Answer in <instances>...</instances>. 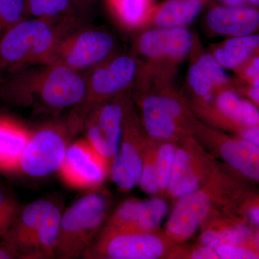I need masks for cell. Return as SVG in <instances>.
Masks as SVG:
<instances>
[{
	"label": "cell",
	"mask_w": 259,
	"mask_h": 259,
	"mask_svg": "<svg viewBox=\"0 0 259 259\" xmlns=\"http://www.w3.org/2000/svg\"><path fill=\"white\" fill-rule=\"evenodd\" d=\"M85 78L56 63L37 65L14 73L0 86L1 96L36 113L57 115L83 98Z\"/></svg>",
	"instance_id": "1"
},
{
	"label": "cell",
	"mask_w": 259,
	"mask_h": 259,
	"mask_svg": "<svg viewBox=\"0 0 259 259\" xmlns=\"http://www.w3.org/2000/svg\"><path fill=\"white\" fill-rule=\"evenodd\" d=\"M55 19H23L0 36V74L51 64L61 35Z\"/></svg>",
	"instance_id": "2"
},
{
	"label": "cell",
	"mask_w": 259,
	"mask_h": 259,
	"mask_svg": "<svg viewBox=\"0 0 259 259\" xmlns=\"http://www.w3.org/2000/svg\"><path fill=\"white\" fill-rule=\"evenodd\" d=\"M61 214L54 202L35 201L20 209L3 239L14 247L21 258H54Z\"/></svg>",
	"instance_id": "3"
},
{
	"label": "cell",
	"mask_w": 259,
	"mask_h": 259,
	"mask_svg": "<svg viewBox=\"0 0 259 259\" xmlns=\"http://www.w3.org/2000/svg\"><path fill=\"white\" fill-rule=\"evenodd\" d=\"M108 198L93 189L75 201L61 214L54 256L61 259L82 257L108 212Z\"/></svg>",
	"instance_id": "4"
},
{
	"label": "cell",
	"mask_w": 259,
	"mask_h": 259,
	"mask_svg": "<svg viewBox=\"0 0 259 259\" xmlns=\"http://www.w3.org/2000/svg\"><path fill=\"white\" fill-rule=\"evenodd\" d=\"M100 64L85 79L84 95L72 107L68 117L66 125L72 136L83 129L85 120L94 109L109 97L123 91L136 76V63L130 56H118L105 64Z\"/></svg>",
	"instance_id": "5"
},
{
	"label": "cell",
	"mask_w": 259,
	"mask_h": 259,
	"mask_svg": "<svg viewBox=\"0 0 259 259\" xmlns=\"http://www.w3.org/2000/svg\"><path fill=\"white\" fill-rule=\"evenodd\" d=\"M72 137L66 124L49 123L31 132L18 171L31 177L59 171Z\"/></svg>",
	"instance_id": "6"
},
{
	"label": "cell",
	"mask_w": 259,
	"mask_h": 259,
	"mask_svg": "<svg viewBox=\"0 0 259 259\" xmlns=\"http://www.w3.org/2000/svg\"><path fill=\"white\" fill-rule=\"evenodd\" d=\"M68 30L59 39L52 63L79 72L102 63L113 49V37L107 32L94 29Z\"/></svg>",
	"instance_id": "7"
},
{
	"label": "cell",
	"mask_w": 259,
	"mask_h": 259,
	"mask_svg": "<svg viewBox=\"0 0 259 259\" xmlns=\"http://www.w3.org/2000/svg\"><path fill=\"white\" fill-rule=\"evenodd\" d=\"M165 243L147 232L106 228L82 255L83 258L156 259L164 253Z\"/></svg>",
	"instance_id": "8"
},
{
	"label": "cell",
	"mask_w": 259,
	"mask_h": 259,
	"mask_svg": "<svg viewBox=\"0 0 259 259\" xmlns=\"http://www.w3.org/2000/svg\"><path fill=\"white\" fill-rule=\"evenodd\" d=\"M107 163L86 139H81L69 144L59 172L69 187L93 190L106 178Z\"/></svg>",
	"instance_id": "9"
},
{
	"label": "cell",
	"mask_w": 259,
	"mask_h": 259,
	"mask_svg": "<svg viewBox=\"0 0 259 259\" xmlns=\"http://www.w3.org/2000/svg\"><path fill=\"white\" fill-rule=\"evenodd\" d=\"M125 115L120 103L107 102L94 109L83 123L87 141L108 162L112 161L118 151Z\"/></svg>",
	"instance_id": "10"
},
{
	"label": "cell",
	"mask_w": 259,
	"mask_h": 259,
	"mask_svg": "<svg viewBox=\"0 0 259 259\" xmlns=\"http://www.w3.org/2000/svg\"><path fill=\"white\" fill-rule=\"evenodd\" d=\"M211 207L212 198L204 190L181 197L167 220V234L177 241L189 239L198 231Z\"/></svg>",
	"instance_id": "11"
},
{
	"label": "cell",
	"mask_w": 259,
	"mask_h": 259,
	"mask_svg": "<svg viewBox=\"0 0 259 259\" xmlns=\"http://www.w3.org/2000/svg\"><path fill=\"white\" fill-rule=\"evenodd\" d=\"M193 37L185 28H161L148 30L140 37L139 50L152 59H180L188 55Z\"/></svg>",
	"instance_id": "12"
},
{
	"label": "cell",
	"mask_w": 259,
	"mask_h": 259,
	"mask_svg": "<svg viewBox=\"0 0 259 259\" xmlns=\"http://www.w3.org/2000/svg\"><path fill=\"white\" fill-rule=\"evenodd\" d=\"M144 159L134 129L123 126L118 151L112 161L111 177L121 190L129 192L139 185Z\"/></svg>",
	"instance_id": "13"
},
{
	"label": "cell",
	"mask_w": 259,
	"mask_h": 259,
	"mask_svg": "<svg viewBox=\"0 0 259 259\" xmlns=\"http://www.w3.org/2000/svg\"><path fill=\"white\" fill-rule=\"evenodd\" d=\"M145 128L156 139H168L177 132V120L182 114L180 102L164 96H148L142 105Z\"/></svg>",
	"instance_id": "14"
},
{
	"label": "cell",
	"mask_w": 259,
	"mask_h": 259,
	"mask_svg": "<svg viewBox=\"0 0 259 259\" xmlns=\"http://www.w3.org/2000/svg\"><path fill=\"white\" fill-rule=\"evenodd\" d=\"M207 23L220 35L238 37L250 35L258 28L259 13L253 8L215 7L209 10Z\"/></svg>",
	"instance_id": "15"
},
{
	"label": "cell",
	"mask_w": 259,
	"mask_h": 259,
	"mask_svg": "<svg viewBox=\"0 0 259 259\" xmlns=\"http://www.w3.org/2000/svg\"><path fill=\"white\" fill-rule=\"evenodd\" d=\"M31 132L18 122L0 117V169L18 171Z\"/></svg>",
	"instance_id": "16"
},
{
	"label": "cell",
	"mask_w": 259,
	"mask_h": 259,
	"mask_svg": "<svg viewBox=\"0 0 259 259\" xmlns=\"http://www.w3.org/2000/svg\"><path fill=\"white\" fill-rule=\"evenodd\" d=\"M221 157L241 175L259 180V146L243 139L227 140L220 148Z\"/></svg>",
	"instance_id": "17"
},
{
	"label": "cell",
	"mask_w": 259,
	"mask_h": 259,
	"mask_svg": "<svg viewBox=\"0 0 259 259\" xmlns=\"http://www.w3.org/2000/svg\"><path fill=\"white\" fill-rule=\"evenodd\" d=\"M187 80L196 95L205 97L210 95L214 87L228 83V78L214 56L204 54L190 66Z\"/></svg>",
	"instance_id": "18"
},
{
	"label": "cell",
	"mask_w": 259,
	"mask_h": 259,
	"mask_svg": "<svg viewBox=\"0 0 259 259\" xmlns=\"http://www.w3.org/2000/svg\"><path fill=\"white\" fill-rule=\"evenodd\" d=\"M204 0H167L158 8L155 23L158 28H185L197 18Z\"/></svg>",
	"instance_id": "19"
},
{
	"label": "cell",
	"mask_w": 259,
	"mask_h": 259,
	"mask_svg": "<svg viewBox=\"0 0 259 259\" xmlns=\"http://www.w3.org/2000/svg\"><path fill=\"white\" fill-rule=\"evenodd\" d=\"M200 179L195 171L193 159L188 151L177 149L175 163L172 169L168 193L175 198H181L199 190Z\"/></svg>",
	"instance_id": "20"
},
{
	"label": "cell",
	"mask_w": 259,
	"mask_h": 259,
	"mask_svg": "<svg viewBox=\"0 0 259 259\" xmlns=\"http://www.w3.org/2000/svg\"><path fill=\"white\" fill-rule=\"evenodd\" d=\"M258 35H247L231 37L222 48L214 52V59L226 69H235L241 66L258 49Z\"/></svg>",
	"instance_id": "21"
},
{
	"label": "cell",
	"mask_w": 259,
	"mask_h": 259,
	"mask_svg": "<svg viewBox=\"0 0 259 259\" xmlns=\"http://www.w3.org/2000/svg\"><path fill=\"white\" fill-rule=\"evenodd\" d=\"M218 110L229 118L246 126L258 125L259 112L252 102L242 100L232 91H225L217 99Z\"/></svg>",
	"instance_id": "22"
},
{
	"label": "cell",
	"mask_w": 259,
	"mask_h": 259,
	"mask_svg": "<svg viewBox=\"0 0 259 259\" xmlns=\"http://www.w3.org/2000/svg\"><path fill=\"white\" fill-rule=\"evenodd\" d=\"M115 18L127 28H136L144 23L153 0H105Z\"/></svg>",
	"instance_id": "23"
},
{
	"label": "cell",
	"mask_w": 259,
	"mask_h": 259,
	"mask_svg": "<svg viewBox=\"0 0 259 259\" xmlns=\"http://www.w3.org/2000/svg\"><path fill=\"white\" fill-rule=\"evenodd\" d=\"M168 212L167 203L161 198L141 201L136 222L131 231L151 233L160 226Z\"/></svg>",
	"instance_id": "24"
},
{
	"label": "cell",
	"mask_w": 259,
	"mask_h": 259,
	"mask_svg": "<svg viewBox=\"0 0 259 259\" xmlns=\"http://www.w3.org/2000/svg\"><path fill=\"white\" fill-rule=\"evenodd\" d=\"M251 234L250 228L243 224L236 225L221 230L209 229L200 236V243L212 249L224 244L239 245Z\"/></svg>",
	"instance_id": "25"
},
{
	"label": "cell",
	"mask_w": 259,
	"mask_h": 259,
	"mask_svg": "<svg viewBox=\"0 0 259 259\" xmlns=\"http://www.w3.org/2000/svg\"><path fill=\"white\" fill-rule=\"evenodd\" d=\"M27 14L32 18L55 19L72 13L69 0H24Z\"/></svg>",
	"instance_id": "26"
},
{
	"label": "cell",
	"mask_w": 259,
	"mask_h": 259,
	"mask_svg": "<svg viewBox=\"0 0 259 259\" xmlns=\"http://www.w3.org/2000/svg\"><path fill=\"white\" fill-rule=\"evenodd\" d=\"M177 148L173 144H164L160 146L156 153V170H157L160 191L167 190L171 177Z\"/></svg>",
	"instance_id": "27"
},
{
	"label": "cell",
	"mask_w": 259,
	"mask_h": 259,
	"mask_svg": "<svg viewBox=\"0 0 259 259\" xmlns=\"http://www.w3.org/2000/svg\"><path fill=\"white\" fill-rule=\"evenodd\" d=\"M27 14L24 0H0V36L23 20Z\"/></svg>",
	"instance_id": "28"
},
{
	"label": "cell",
	"mask_w": 259,
	"mask_h": 259,
	"mask_svg": "<svg viewBox=\"0 0 259 259\" xmlns=\"http://www.w3.org/2000/svg\"><path fill=\"white\" fill-rule=\"evenodd\" d=\"M139 185L141 190L148 195H155L160 192L155 159L144 161Z\"/></svg>",
	"instance_id": "29"
},
{
	"label": "cell",
	"mask_w": 259,
	"mask_h": 259,
	"mask_svg": "<svg viewBox=\"0 0 259 259\" xmlns=\"http://www.w3.org/2000/svg\"><path fill=\"white\" fill-rule=\"evenodd\" d=\"M218 258L222 259H255L258 255L253 250L239 245L224 244L215 248Z\"/></svg>",
	"instance_id": "30"
},
{
	"label": "cell",
	"mask_w": 259,
	"mask_h": 259,
	"mask_svg": "<svg viewBox=\"0 0 259 259\" xmlns=\"http://www.w3.org/2000/svg\"><path fill=\"white\" fill-rule=\"evenodd\" d=\"M20 210L0 212V238H3L15 222Z\"/></svg>",
	"instance_id": "31"
},
{
	"label": "cell",
	"mask_w": 259,
	"mask_h": 259,
	"mask_svg": "<svg viewBox=\"0 0 259 259\" xmlns=\"http://www.w3.org/2000/svg\"><path fill=\"white\" fill-rule=\"evenodd\" d=\"M191 258L193 259H218V255L215 250L209 248L206 245H202L197 249L194 250L191 255Z\"/></svg>",
	"instance_id": "32"
},
{
	"label": "cell",
	"mask_w": 259,
	"mask_h": 259,
	"mask_svg": "<svg viewBox=\"0 0 259 259\" xmlns=\"http://www.w3.org/2000/svg\"><path fill=\"white\" fill-rule=\"evenodd\" d=\"M241 139L259 146V129L258 125L247 126L242 133Z\"/></svg>",
	"instance_id": "33"
},
{
	"label": "cell",
	"mask_w": 259,
	"mask_h": 259,
	"mask_svg": "<svg viewBox=\"0 0 259 259\" xmlns=\"http://www.w3.org/2000/svg\"><path fill=\"white\" fill-rule=\"evenodd\" d=\"M18 204L13 199L0 192V212L20 210Z\"/></svg>",
	"instance_id": "34"
},
{
	"label": "cell",
	"mask_w": 259,
	"mask_h": 259,
	"mask_svg": "<svg viewBox=\"0 0 259 259\" xmlns=\"http://www.w3.org/2000/svg\"><path fill=\"white\" fill-rule=\"evenodd\" d=\"M21 258L18 252L8 242L4 241L0 243V259Z\"/></svg>",
	"instance_id": "35"
},
{
	"label": "cell",
	"mask_w": 259,
	"mask_h": 259,
	"mask_svg": "<svg viewBox=\"0 0 259 259\" xmlns=\"http://www.w3.org/2000/svg\"><path fill=\"white\" fill-rule=\"evenodd\" d=\"M258 74L259 59L258 57H256L253 59L250 65L247 66L246 69H245V74L246 77L253 81V80L258 78Z\"/></svg>",
	"instance_id": "36"
},
{
	"label": "cell",
	"mask_w": 259,
	"mask_h": 259,
	"mask_svg": "<svg viewBox=\"0 0 259 259\" xmlns=\"http://www.w3.org/2000/svg\"><path fill=\"white\" fill-rule=\"evenodd\" d=\"M248 95L250 98L255 103L259 102V80L258 78L252 81V85L248 90Z\"/></svg>",
	"instance_id": "37"
},
{
	"label": "cell",
	"mask_w": 259,
	"mask_h": 259,
	"mask_svg": "<svg viewBox=\"0 0 259 259\" xmlns=\"http://www.w3.org/2000/svg\"><path fill=\"white\" fill-rule=\"evenodd\" d=\"M248 218L252 224L254 225V226H258L259 209L258 205L250 207L249 210L248 211Z\"/></svg>",
	"instance_id": "38"
},
{
	"label": "cell",
	"mask_w": 259,
	"mask_h": 259,
	"mask_svg": "<svg viewBox=\"0 0 259 259\" xmlns=\"http://www.w3.org/2000/svg\"><path fill=\"white\" fill-rule=\"evenodd\" d=\"M227 7L231 8H242L248 3V0H221Z\"/></svg>",
	"instance_id": "39"
},
{
	"label": "cell",
	"mask_w": 259,
	"mask_h": 259,
	"mask_svg": "<svg viewBox=\"0 0 259 259\" xmlns=\"http://www.w3.org/2000/svg\"><path fill=\"white\" fill-rule=\"evenodd\" d=\"M71 5H83V3H87L89 0H69Z\"/></svg>",
	"instance_id": "40"
},
{
	"label": "cell",
	"mask_w": 259,
	"mask_h": 259,
	"mask_svg": "<svg viewBox=\"0 0 259 259\" xmlns=\"http://www.w3.org/2000/svg\"><path fill=\"white\" fill-rule=\"evenodd\" d=\"M248 3L253 5V6H256V5H258L259 0H248Z\"/></svg>",
	"instance_id": "41"
}]
</instances>
